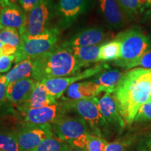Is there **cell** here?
<instances>
[{"instance_id": "1", "label": "cell", "mask_w": 151, "mask_h": 151, "mask_svg": "<svg viewBox=\"0 0 151 151\" xmlns=\"http://www.w3.org/2000/svg\"><path fill=\"white\" fill-rule=\"evenodd\" d=\"M126 124L134 121L138 111L151 96V69L136 68L124 72L113 92Z\"/></svg>"}, {"instance_id": "2", "label": "cell", "mask_w": 151, "mask_h": 151, "mask_svg": "<svg viewBox=\"0 0 151 151\" xmlns=\"http://www.w3.org/2000/svg\"><path fill=\"white\" fill-rule=\"evenodd\" d=\"M32 60L34 63L32 78L37 81L72 76L87 66L61 46Z\"/></svg>"}, {"instance_id": "3", "label": "cell", "mask_w": 151, "mask_h": 151, "mask_svg": "<svg viewBox=\"0 0 151 151\" xmlns=\"http://www.w3.org/2000/svg\"><path fill=\"white\" fill-rule=\"evenodd\" d=\"M120 42V57L114 62L125 69H133L140 58L151 47V40L139 27H133L119 33L116 37Z\"/></svg>"}, {"instance_id": "4", "label": "cell", "mask_w": 151, "mask_h": 151, "mask_svg": "<svg viewBox=\"0 0 151 151\" xmlns=\"http://www.w3.org/2000/svg\"><path fill=\"white\" fill-rule=\"evenodd\" d=\"M60 29L51 27L44 33L37 36H20V43L15 55L16 64L27 59L41 55L55 48L59 38Z\"/></svg>"}, {"instance_id": "5", "label": "cell", "mask_w": 151, "mask_h": 151, "mask_svg": "<svg viewBox=\"0 0 151 151\" xmlns=\"http://www.w3.org/2000/svg\"><path fill=\"white\" fill-rule=\"evenodd\" d=\"M52 128L58 139L74 148L84 149L87 137L91 134L88 123L77 117H60Z\"/></svg>"}, {"instance_id": "6", "label": "cell", "mask_w": 151, "mask_h": 151, "mask_svg": "<svg viewBox=\"0 0 151 151\" xmlns=\"http://www.w3.org/2000/svg\"><path fill=\"white\" fill-rule=\"evenodd\" d=\"M98 102L99 99L97 97L78 100L68 99L64 104L78 113L94 130V134L101 137L108 129L109 124L100 112Z\"/></svg>"}, {"instance_id": "7", "label": "cell", "mask_w": 151, "mask_h": 151, "mask_svg": "<svg viewBox=\"0 0 151 151\" xmlns=\"http://www.w3.org/2000/svg\"><path fill=\"white\" fill-rule=\"evenodd\" d=\"M57 4L55 0H41L27 14L25 32L22 35L37 36L50 28L56 16Z\"/></svg>"}, {"instance_id": "8", "label": "cell", "mask_w": 151, "mask_h": 151, "mask_svg": "<svg viewBox=\"0 0 151 151\" xmlns=\"http://www.w3.org/2000/svg\"><path fill=\"white\" fill-rule=\"evenodd\" d=\"M108 68H109V66L106 64H101L88 68L83 71H80L72 76L62 78L45 79L41 82L44 85L49 93L55 99H60L71 85L76 83L80 81L97 76Z\"/></svg>"}, {"instance_id": "9", "label": "cell", "mask_w": 151, "mask_h": 151, "mask_svg": "<svg viewBox=\"0 0 151 151\" xmlns=\"http://www.w3.org/2000/svg\"><path fill=\"white\" fill-rule=\"evenodd\" d=\"M94 2V0H59L56 13L58 29L70 27L79 17L92 8Z\"/></svg>"}, {"instance_id": "10", "label": "cell", "mask_w": 151, "mask_h": 151, "mask_svg": "<svg viewBox=\"0 0 151 151\" xmlns=\"http://www.w3.org/2000/svg\"><path fill=\"white\" fill-rule=\"evenodd\" d=\"M20 151H32L41 142L53 136L50 124L38 125L26 123L15 132Z\"/></svg>"}, {"instance_id": "11", "label": "cell", "mask_w": 151, "mask_h": 151, "mask_svg": "<svg viewBox=\"0 0 151 151\" xmlns=\"http://www.w3.org/2000/svg\"><path fill=\"white\" fill-rule=\"evenodd\" d=\"M26 123L43 125L54 123L59 119L62 112V106L60 104L39 107V108H18Z\"/></svg>"}, {"instance_id": "12", "label": "cell", "mask_w": 151, "mask_h": 151, "mask_svg": "<svg viewBox=\"0 0 151 151\" xmlns=\"http://www.w3.org/2000/svg\"><path fill=\"white\" fill-rule=\"evenodd\" d=\"M106 39V34L99 27H88L81 30L62 43L64 48L90 46L102 44Z\"/></svg>"}, {"instance_id": "13", "label": "cell", "mask_w": 151, "mask_h": 151, "mask_svg": "<svg viewBox=\"0 0 151 151\" xmlns=\"http://www.w3.org/2000/svg\"><path fill=\"white\" fill-rule=\"evenodd\" d=\"M27 14L16 3L10 2L1 9L0 12V24L4 27L14 28L18 30L20 36L25 32Z\"/></svg>"}, {"instance_id": "14", "label": "cell", "mask_w": 151, "mask_h": 151, "mask_svg": "<svg viewBox=\"0 0 151 151\" xmlns=\"http://www.w3.org/2000/svg\"><path fill=\"white\" fill-rule=\"evenodd\" d=\"M98 10L111 29H118L123 27L126 17L118 0H97Z\"/></svg>"}, {"instance_id": "15", "label": "cell", "mask_w": 151, "mask_h": 151, "mask_svg": "<svg viewBox=\"0 0 151 151\" xmlns=\"http://www.w3.org/2000/svg\"><path fill=\"white\" fill-rule=\"evenodd\" d=\"M38 82L32 78H27L11 83L7 86L6 99L18 106L21 105L29 99Z\"/></svg>"}, {"instance_id": "16", "label": "cell", "mask_w": 151, "mask_h": 151, "mask_svg": "<svg viewBox=\"0 0 151 151\" xmlns=\"http://www.w3.org/2000/svg\"><path fill=\"white\" fill-rule=\"evenodd\" d=\"M98 106L102 116L109 124L122 129L125 125V122L119 112L118 105L110 92H105L104 95L99 99Z\"/></svg>"}, {"instance_id": "17", "label": "cell", "mask_w": 151, "mask_h": 151, "mask_svg": "<svg viewBox=\"0 0 151 151\" xmlns=\"http://www.w3.org/2000/svg\"><path fill=\"white\" fill-rule=\"evenodd\" d=\"M102 92H106L102 87L88 81L71 85L67 90L66 94L69 99L78 100L96 97Z\"/></svg>"}, {"instance_id": "18", "label": "cell", "mask_w": 151, "mask_h": 151, "mask_svg": "<svg viewBox=\"0 0 151 151\" xmlns=\"http://www.w3.org/2000/svg\"><path fill=\"white\" fill-rule=\"evenodd\" d=\"M55 103H57L56 99L49 93L44 85L39 81L29 99L18 107L24 109L39 108Z\"/></svg>"}, {"instance_id": "19", "label": "cell", "mask_w": 151, "mask_h": 151, "mask_svg": "<svg viewBox=\"0 0 151 151\" xmlns=\"http://www.w3.org/2000/svg\"><path fill=\"white\" fill-rule=\"evenodd\" d=\"M123 74V72L118 69H111L97 74L95 78L91 81L102 87L106 92L113 93Z\"/></svg>"}, {"instance_id": "20", "label": "cell", "mask_w": 151, "mask_h": 151, "mask_svg": "<svg viewBox=\"0 0 151 151\" xmlns=\"http://www.w3.org/2000/svg\"><path fill=\"white\" fill-rule=\"evenodd\" d=\"M33 69L34 63L32 59L24 60L16 64L14 67L6 74L7 86L11 83L16 82L22 79L32 78Z\"/></svg>"}, {"instance_id": "21", "label": "cell", "mask_w": 151, "mask_h": 151, "mask_svg": "<svg viewBox=\"0 0 151 151\" xmlns=\"http://www.w3.org/2000/svg\"><path fill=\"white\" fill-rule=\"evenodd\" d=\"M101 46V44H99L90 46L72 47L67 48L79 61L88 66L90 64L98 62V57Z\"/></svg>"}, {"instance_id": "22", "label": "cell", "mask_w": 151, "mask_h": 151, "mask_svg": "<svg viewBox=\"0 0 151 151\" xmlns=\"http://www.w3.org/2000/svg\"><path fill=\"white\" fill-rule=\"evenodd\" d=\"M121 45L118 39L101 44L99 49L98 62L116 61L120 57Z\"/></svg>"}, {"instance_id": "23", "label": "cell", "mask_w": 151, "mask_h": 151, "mask_svg": "<svg viewBox=\"0 0 151 151\" xmlns=\"http://www.w3.org/2000/svg\"><path fill=\"white\" fill-rule=\"evenodd\" d=\"M66 144L65 142L53 135L41 142L32 151H62Z\"/></svg>"}, {"instance_id": "24", "label": "cell", "mask_w": 151, "mask_h": 151, "mask_svg": "<svg viewBox=\"0 0 151 151\" xmlns=\"http://www.w3.org/2000/svg\"><path fill=\"white\" fill-rule=\"evenodd\" d=\"M0 150L20 151L15 133H0Z\"/></svg>"}, {"instance_id": "25", "label": "cell", "mask_w": 151, "mask_h": 151, "mask_svg": "<svg viewBox=\"0 0 151 151\" xmlns=\"http://www.w3.org/2000/svg\"><path fill=\"white\" fill-rule=\"evenodd\" d=\"M20 39V35L18 30L14 28L4 27L0 32V41L3 43H7L18 48Z\"/></svg>"}, {"instance_id": "26", "label": "cell", "mask_w": 151, "mask_h": 151, "mask_svg": "<svg viewBox=\"0 0 151 151\" xmlns=\"http://www.w3.org/2000/svg\"><path fill=\"white\" fill-rule=\"evenodd\" d=\"M118 2L127 18H134L140 12L138 0H118Z\"/></svg>"}, {"instance_id": "27", "label": "cell", "mask_w": 151, "mask_h": 151, "mask_svg": "<svg viewBox=\"0 0 151 151\" xmlns=\"http://www.w3.org/2000/svg\"><path fill=\"white\" fill-rule=\"evenodd\" d=\"M107 141L94 134H90L85 143L84 149L87 151H104Z\"/></svg>"}, {"instance_id": "28", "label": "cell", "mask_w": 151, "mask_h": 151, "mask_svg": "<svg viewBox=\"0 0 151 151\" xmlns=\"http://www.w3.org/2000/svg\"><path fill=\"white\" fill-rule=\"evenodd\" d=\"M133 142V137H127L112 142H107L104 151H126Z\"/></svg>"}, {"instance_id": "29", "label": "cell", "mask_w": 151, "mask_h": 151, "mask_svg": "<svg viewBox=\"0 0 151 151\" xmlns=\"http://www.w3.org/2000/svg\"><path fill=\"white\" fill-rule=\"evenodd\" d=\"M150 120H151V101H148L138 111L134 122H141Z\"/></svg>"}, {"instance_id": "30", "label": "cell", "mask_w": 151, "mask_h": 151, "mask_svg": "<svg viewBox=\"0 0 151 151\" xmlns=\"http://www.w3.org/2000/svg\"><path fill=\"white\" fill-rule=\"evenodd\" d=\"M15 55L0 56V73H8L10 71L11 65L15 61Z\"/></svg>"}, {"instance_id": "31", "label": "cell", "mask_w": 151, "mask_h": 151, "mask_svg": "<svg viewBox=\"0 0 151 151\" xmlns=\"http://www.w3.org/2000/svg\"><path fill=\"white\" fill-rule=\"evenodd\" d=\"M136 67H142L144 69H151V48L138 60L135 65Z\"/></svg>"}, {"instance_id": "32", "label": "cell", "mask_w": 151, "mask_h": 151, "mask_svg": "<svg viewBox=\"0 0 151 151\" xmlns=\"http://www.w3.org/2000/svg\"><path fill=\"white\" fill-rule=\"evenodd\" d=\"M41 1V0H18V3L22 10L27 14Z\"/></svg>"}, {"instance_id": "33", "label": "cell", "mask_w": 151, "mask_h": 151, "mask_svg": "<svg viewBox=\"0 0 151 151\" xmlns=\"http://www.w3.org/2000/svg\"><path fill=\"white\" fill-rule=\"evenodd\" d=\"M18 47L12 45L4 43L3 46L0 49V56L1 55H15L18 50Z\"/></svg>"}, {"instance_id": "34", "label": "cell", "mask_w": 151, "mask_h": 151, "mask_svg": "<svg viewBox=\"0 0 151 151\" xmlns=\"http://www.w3.org/2000/svg\"><path fill=\"white\" fill-rule=\"evenodd\" d=\"M6 75H0V102L6 98Z\"/></svg>"}, {"instance_id": "35", "label": "cell", "mask_w": 151, "mask_h": 151, "mask_svg": "<svg viewBox=\"0 0 151 151\" xmlns=\"http://www.w3.org/2000/svg\"><path fill=\"white\" fill-rule=\"evenodd\" d=\"M139 10L144 11L146 9H151V0H138Z\"/></svg>"}, {"instance_id": "36", "label": "cell", "mask_w": 151, "mask_h": 151, "mask_svg": "<svg viewBox=\"0 0 151 151\" xmlns=\"http://www.w3.org/2000/svg\"><path fill=\"white\" fill-rule=\"evenodd\" d=\"M62 151H87V150H85V149H83V148H74V147L71 146L70 145L67 144V143Z\"/></svg>"}, {"instance_id": "37", "label": "cell", "mask_w": 151, "mask_h": 151, "mask_svg": "<svg viewBox=\"0 0 151 151\" xmlns=\"http://www.w3.org/2000/svg\"><path fill=\"white\" fill-rule=\"evenodd\" d=\"M10 0H0V7L1 9L8 6L10 4Z\"/></svg>"}, {"instance_id": "38", "label": "cell", "mask_w": 151, "mask_h": 151, "mask_svg": "<svg viewBox=\"0 0 151 151\" xmlns=\"http://www.w3.org/2000/svg\"><path fill=\"white\" fill-rule=\"evenodd\" d=\"M145 19L147 20H148L151 24V9H149V10L146 12V16H145Z\"/></svg>"}, {"instance_id": "39", "label": "cell", "mask_w": 151, "mask_h": 151, "mask_svg": "<svg viewBox=\"0 0 151 151\" xmlns=\"http://www.w3.org/2000/svg\"><path fill=\"white\" fill-rule=\"evenodd\" d=\"M10 1L12 3H16V1H18V0H10Z\"/></svg>"}, {"instance_id": "40", "label": "cell", "mask_w": 151, "mask_h": 151, "mask_svg": "<svg viewBox=\"0 0 151 151\" xmlns=\"http://www.w3.org/2000/svg\"><path fill=\"white\" fill-rule=\"evenodd\" d=\"M3 45H4V43H3L2 42H1V41H0V49H1V47H2V46H3Z\"/></svg>"}, {"instance_id": "41", "label": "cell", "mask_w": 151, "mask_h": 151, "mask_svg": "<svg viewBox=\"0 0 151 151\" xmlns=\"http://www.w3.org/2000/svg\"><path fill=\"white\" fill-rule=\"evenodd\" d=\"M4 29V27H3V26L2 25H1V24H0V32H1V30H2Z\"/></svg>"}, {"instance_id": "42", "label": "cell", "mask_w": 151, "mask_h": 151, "mask_svg": "<svg viewBox=\"0 0 151 151\" xmlns=\"http://www.w3.org/2000/svg\"><path fill=\"white\" fill-rule=\"evenodd\" d=\"M149 101H151V96H150V100H149Z\"/></svg>"}, {"instance_id": "43", "label": "cell", "mask_w": 151, "mask_h": 151, "mask_svg": "<svg viewBox=\"0 0 151 151\" xmlns=\"http://www.w3.org/2000/svg\"><path fill=\"white\" fill-rule=\"evenodd\" d=\"M149 151H151V148H150V150H149Z\"/></svg>"}, {"instance_id": "44", "label": "cell", "mask_w": 151, "mask_h": 151, "mask_svg": "<svg viewBox=\"0 0 151 151\" xmlns=\"http://www.w3.org/2000/svg\"><path fill=\"white\" fill-rule=\"evenodd\" d=\"M0 12H1V10H0Z\"/></svg>"}, {"instance_id": "45", "label": "cell", "mask_w": 151, "mask_h": 151, "mask_svg": "<svg viewBox=\"0 0 151 151\" xmlns=\"http://www.w3.org/2000/svg\"><path fill=\"white\" fill-rule=\"evenodd\" d=\"M0 151H1V150H0Z\"/></svg>"}]
</instances>
